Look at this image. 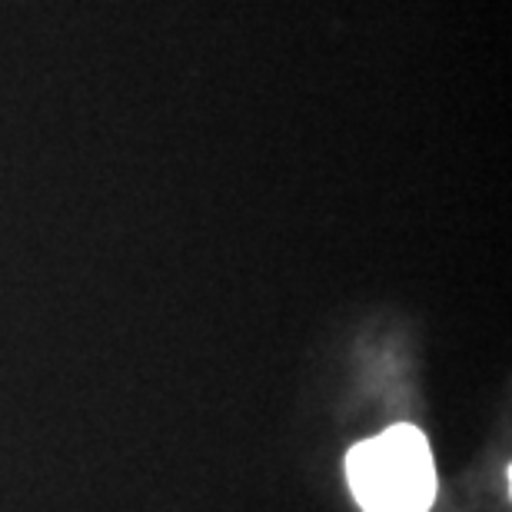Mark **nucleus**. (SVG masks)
<instances>
[{
    "mask_svg": "<svg viewBox=\"0 0 512 512\" xmlns=\"http://www.w3.org/2000/svg\"><path fill=\"white\" fill-rule=\"evenodd\" d=\"M346 479L363 512H429L436 499V466L413 426H393L353 446Z\"/></svg>",
    "mask_w": 512,
    "mask_h": 512,
    "instance_id": "f257e3e1",
    "label": "nucleus"
}]
</instances>
